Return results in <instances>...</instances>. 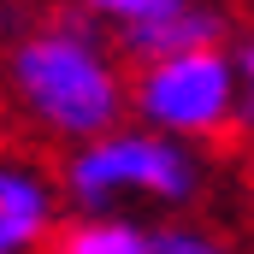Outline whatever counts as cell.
<instances>
[{
	"mask_svg": "<svg viewBox=\"0 0 254 254\" xmlns=\"http://www.w3.org/2000/svg\"><path fill=\"white\" fill-rule=\"evenodd\" d=\"M65 6L83 12L89 24H101L125 60L225 42L237 30V12L225 0H65Z\"/></svg>",
	"mask_w": 254,
	"mask_h": 254,
	"instance_id": "277c9868",
	"label": "cell"
},
{
	"mask_svg": "<svg viewBox=\"0 0 254 254\" xmlns=\"http://www.w3.org/2000/svg\"><path fill=\"white\" fill-rule=\"evenodd\" d=\"M142 254H243L231 231H219L201 213H160L148 225V249Z\"/></svg>",
	"mask_w": 254,
	"mask_h": 254,
	"instance_id": "52a82bcc",
	"label": "cell"
},
{
	"mask_svg": "<svg viewBox=\"0 0 254 254\" xmlns=\"http://www.w3.org/2000/svg\"><path fill=\"white\" fill-rule=\"evenodd\" d=\"M125 83L130 60L119 54V42L71 6L24 18L0 48V101L30 136L54 148L89 142L119 125Z\"/></svg>",
	"mask_w": 254,
	"mask_h": 254,
	"instance_id": "6da1fadb",
	"label": "cell"
},
{
	"mask_svg": "<svg viewBox=\"0 0 254 254\" xmlns=\"http://www.w3.org/2000/svg\"><path fill=\"white\" fill-rule=\"evenodd\" d=\"M65 219L60 178L30 148H0V254H48Z\"/></svg>",
	"mask_w": 254,
	"mask_h": 254,
	"instance_id": "5b68a950",
	"label": "cell"
},
{
	"mask_svg": "<svg viewBox=\"0 0 254 254\" xmlns=\"http://www.w3.org/2000/svg\"><path fill=\"white\" fill-rule=\"evenodd\" d=\"M148 219L136 213H65L48 254H142Z\"/></svg>",
	"mask_w": 254,
	"mask_h": 254,
	"instance_id": "8992f818",
	"label": "cell"
},
{
	"mask_svg": "<svg viewBox=\"0 0 254 254\" xmlns=\"http://www.w3.org/2000/svg\"><path fill=\"white\" fill-rule=\"evenodd\" d=\"M249 83H254L249 30L243 36L231 30L225 42H201V48L148 54V60H130L125 119L213 154L249 136Z\"/></svg>",
	"mask_w": 254,
	"mask_h": 254,
	"instance_id": "3957f363",
	"label": "cell"
},
{
	"mask_svg": "<svg viewBox=\"0 0 254 254\" xmlns=\"http://www.w3.org/2000/svg\"><path fill=\"white\" fill-rule=\"evenodd\" d=\"M12 6H24V0H12Z\"/></svg>",
	"mask_w": 254,
	"mask_h": 254,
	"instance_id": "ba28073f",
	"label": "cell"
},
{
	"mask_svg": "<svg viewBox=\"0 0 254 254\" xmlns=\"http://www.w3.org/2000/svg\"><path fill=\"white\" fill-rule=\"evenodd\" d=\"M65 213H195L213 190V154L119 119L71 142L54 166Z\"/></svg>",
	"mask_w": 254,
	"mask_h": 254,
	"instance_id": "7a4b0ae2",
	"label": "cell"
}]
</instances>
